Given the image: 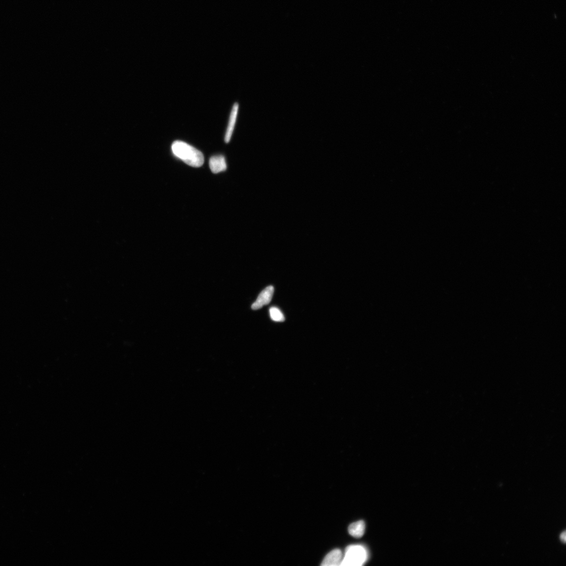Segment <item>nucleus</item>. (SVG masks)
Returning a JSON list of instances; mask_svg holds the SVG:
<instances>
[{
  "instance_id": "obj_7",
  "label": "nucleus",
  "mask_w": 566,
  "mask_h": 566,
  "mask_svg": "<svg viewBox=\"0 0 566 566\" xmlns=\"http://www.w3.org/2000/svg\"><path fill=\"white\" fill-rule=\"evenodd\" d=\"M365 523L363 520H359L353 523L348 528L349 534L353 537L360 538L363 536L365 532Z\"/></svg>"
},
{
  "instance_id": "obj_3",
  "label": "nucleus",
  "mask_w": 566,
  "mask_h": 566,
  "mask_svg": "<svg viewBox=\"0 0 566 566\" xmlns=\"http://www.w3.org/2000/svg\"><path fill=\"white\" fill-rule=\"evenodd\" d=\"M274 291V288L273 286H269L265 288L252 305V309L253 310H258L263 306L270 304L273 298Z\"/></svg>"
},
{
  "instance_id": "obj_2",
  "label": "nucleus",
  "mask_w": 566,
  "mask_h": 566,
  "mask_svg": "<svg viewBox=\"0 0 566 566\" xmlns=\"http://www.w3.org/2000/svg\"><path fill=\"white\" fill-rule=\"evenodd\" d=\"M368 558L366 548L361 545H351L346 548L340 566H362Z\"/></svg>"
},
{
  "instance_id": "obj_8",
  "label": "nucleus",
  "mask_w": 566,
  "mask_h": 566,
  "mask_svg": "<svg viewBox=\"0 0 566 566\" xmlns=\"http://www.w3.org/2000/svg\"><path fill=\"white\" fill-rule=\"evenodd\" d=\"M270 314L272 320L274 322H283L285 320L284 315L277 307H271L270 309Z\"/></svg>"
},
{
  "instance_id": "obj_6",
  "label": "nucleus",
  "mask_w": 566,
  "mask_h": 566,
  "mask_svg": "<svg viewBox=\"0 0 566 566\" xmlns=\"http://www.w3.org/2000/svg\"><path fill=\"white\" fill-rule=\"evenodd\" d=\"M209 166L211 172L214 174L225 171L227 170L226 159L223 155L212 156L209 160Z\"/></svg>"
},
{
  "instance_id": "obj_4",
  "label": "nucleus",
  "mask_w": 566,
  "mask_h": 566,
  "mask_svg": "<svg viewBox=\"0 0 566 566\" xmlns=\"http://www.w3.org/2000/svg\"><path fill=\"white\" fill-rule=\"evenodd\" d=\"M342 557V553L340 550H333L326 556L321 565L322 566H340L343 559Z\"/></svg>"
},
{
  "instance_id": "obj_1",
  "label": "nucleus",
  "mask_w": 566,
  "mask_h": 566,
  "mask_svg": "<svg viewBox=\"0 0 566 566\" xmlns=\"http://www.w3.org/2000/svg\"><path fill=\"white\" fill-rule=\"evenodd\" d=\"M173 154L186 164L199 167L204 163V156L197 148L181 141L174 142L172 145Z\"/></svg>"
},
{
  "instance_id": "obj_9",
  "label": "nucleus",
  "mask_w": 566,
  "mask_h": 566,
  "mask_svg": "<svg viewBox=\"0 0 566 566\" xmlns=\"http://www.w3.org/2000/svg\"><path fill=\"white\" fill-rule=\"evenodd\" d=\"M561 540L563 542L565 543V542H566V532H563L561 534Z\"/></svg>"
},
{
  "instance_id": "obj_5",
  "label": "nucleus",
  "mask_w": 566,
  "mask_h": 566,
  "mask_svg": "<svg viewBox=\"0 0 566 566\" xmlns=\"http://www.w3.org/2000/svg\"><path fill=\"white\" fill-rule=\"evenodd\" d=\"M238 110V104L236 103L233 106L231 116H230L228 127L225 137V141L226 143H228L231 140L236 125Z\"/></svg>"
}]
</instances>
